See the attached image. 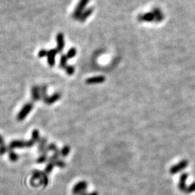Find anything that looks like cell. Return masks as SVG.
I'll use <instances>...</instances> for the list:
<instances>
[{"label":"cell","instance_id":"603a6c76","mask_svg":"<svg viewBox=\"0 0 195 195\" xmlns=\"http://www.w3.org/2000/svg\"><path fill=\"white\" fill-rule=\"evenodd\" d=\"M65 70H66V73L69 75H72L75 73V67L72 65H67L65 67Z\"/></svg>","mask_w":195,"mask_h":195},{"label":"cell","instance_id":"8992f818","mask_svg":"<svg viewBox=\"0 0 195 195\" xmlns=\"http://www.w3.org/2000/svg\"><path fill=\"white\" fill-rule=\"evenodd\" d=\"M87 187V183L85 181L78 182L72 189V194L74 195H81L85 192Z\"/></svg>","mask_w":195,"mask_h":195},{"label":"cell","instance_id":"3957f363","mask_svg":"<svg viewBox=\"0 0 195 195\" xmlns=\"http://www.w3.org/2000/svg\"><path fill=\"white\" fill-rule=\"evenodd\" d=\"M38 140L32 137L28 141H24V140H13L10 143L8 146V150H12L15 148H31L35 145Z\"/></svg>","mask_w":195,"mask_h":195},{"label":"cell","instance_id":"7a4b0ae2","mask_svg":"<svg viewBox=\"0 0 195 195\" xmlns=\"http://www.w3.org/2000/svg\"><path fill=\"white\" fill-rule=\"evenodd\" d=\"M30 183L34 186L43 185L44 187H46L49 183L47 174L45 172L40 171H34L33 172L31 179H30Z\"/></svg>","mask_w":195,"mask_h":195},{"label":"cell","instance_id":"4316f807","mask_svg":"<svg viewBox=\"0 0 195 195\" xmlns=\"http://www.w3.org/2000/svg\"><path fill=\"white\" fill-rule=\"evenodd\" d=\"M47 54H48V51L45 50V49H42V50L40 51L39 52H38V57H40V58H44V57H47Z\"/></svg>","mask_w":195,"mask_h":195},{"label":"cell","instance_id":"44dd1931","mask_svg":"<svg viewBox=\"0 0 195 195\" xmlns=\"http://www.w3.org/2000/svg\"><path fill=\"white\" fill-rule=\"evenodd\" d=\"M48 161V156L46 154H42L39 158H38L36 162L38 164H41V163H44Z\"/></svg>","mask_w":195,"mask_h":195},{"label":"cell","instance_id":"e0dca14e","mask_svg":"<svg viewBox=\"0 0 195 195\" xmlns=\"http://www.w3.org/2000/svg\"><path fill=\"white\" fill-rule=\"evenodd\" d=\"M67 57L65 54H62L60 57V67L61 68L65 69L67 65Z\"/></svg>","mask_w":195,"mask_h":195},{"label":"cell","instance_id":"ba28073f","mask_svg":"<svg viewBox=\"0 0 195 195\" xmlns=\"http://www.w3.org/2000/svg\"><path fill=\"white\" fill-rule=\"evenodd\" d=\"M56 40H57V51L58 53H62L63 52L64 48H65V37H64V34L62 33H58L56 36Z\"/></svg>","mask_w":195,"mask_h":195},{"label":"cell","instance_id":"7c38bea8","mask_svg":"<svg viewBox=\"0 0 195 195\" xmlns=\"http://www.w3.org/2000/svg\"><path fill=\"white\" fill-rule=\"evenodd\" d=\"M188 177V174L186 173H184L180 177L179 183V189L181 191H186L187 186H186V180Z\"/></svg>","mask_w":195,"mask_h":195},{"label":"cell","instance_id":"52a82bcc","mask_svg":"<svg viewBox=\"0 0 195 195\" xmlns=\"http://www.w3.org/2000/svg\"><path fill=\"white\" fill-rule=\"evenodd\" d=\"M187 166H188V161H186V160H184V161H181L179 163L172 166L170 169V173L171 174L177 173L180 172L181 171L184 169Z\"/></svg>","mask_w":195,"mask_h":195},{"label":"cell","instance_id":"30bf717a","mask_svg":"<svg viewBox=\"0 0 195 195\" xmlns=\"http://www.w3.org/2000/svg\"><path fill=\"white\" fill-rule=\"evenodd\" d=\"M105 80V78L104 76H95L92 77L87 78L86 80V83L88 85H93V84H100L103 83Z\"/></svg>","mask_w":195,"mask_h":195},{"label":"cell","instance_id":"9c48e42d","mask_svg":"<svg viewBox=\"0 0 195 195\" xmlns=\"http://www.w3.org/2000/svg\"><path fill=\"white\" fill-rule=\"evenodd\" d=\"M58 52L57 49H51V50L48 51L47 54V60H48V64L50 67H54L55 65V57L57 56Z\"/></svg>","mask_w":195,"mask_h":195},{"label":"cell","instance_id":"4fadbf2b","mask_svg":"<svg viewBox=\"0 0 195 195\" xmlns=\"http://www.w3.org/2000/svg\"><path fill=\"white\" fill-rule=\"evenodd\" d=\"M93 7H90L88 8V9H85V11H83V12L82 14H81V15L79 17V21L80 22H85L86 20H87V18L88 17H90V16L92 15V12H93Z\"/></svg>","mask_w":195,"mask_h":195},{"label":"cell","instance_id":"5b68a950","mask_svg":"<svg viewBox=\"0 0 195 195\" xmlns=\"http://www.w3.org/2000/svg\"><path fill=\"white\" fill-rule=\"evenodd\" d=\"M33 108V104L32 103H25L24 105L20 112L18 113L17 116V119L18 121H23L26 118V116L29 114V113L31 111V110Z\"/></svg>","mask_w":195,"mask_h":195},{"label":"cell","instance_id":"2e32d148","mask_svg":"<svg viewBox=\"0 0 195 195\" xmlns=\"http://www.w3.org/2000/svg\"><path fill=\"white\" fill-rule=\"evenodd\" d=\"M40 94H41V98L43 101H45L47 98V87L46 85H43L40 87Z\"/></svg>","mask_w":195,"mask_h":195},{"label":"cell","instance_id":"9a60e30c","mask_svg":"<svg viewBox=\"0 0 195 195\" xmlns=\"http://www.w3.org/2000/svg\"><path fill=\"white\" fill-rule=\"evenodd\" d=\"M46 143H47V140L46 138H40L38 140V150L39 153H41L43 150L46 148Z\"/></svg>","mask_w":195,"mask_h":195},{"label":"cell","instance_id":"d6986e66","mask_svg":"<svg viewBox=\"0 0 195 195\" xmlns=\"http://www.w3.org/2000/svg\"><path fill=\"white\" fill-rule=\"evenodd\" d=\"M70 148L69 145H65V146H64V148H62V150L60 151L61 153V156H62V157H66V156H67L69 154H70Z\"/></svg>","mask_w":195,"mask_h":195},{"label":"cell","instance_id":"484cf974","mask_svg":"<svg viewBox=\"0 0 195 195\" xmlns=\"http://www.w3.org/2000/svg\"><path fill=\"white\" fill-rule=\"evenodd\" d=\"M55 166H58V167L60 168H65V166H66V163H65V162L64 161H62V160H57V161L55 162Z\"/></svg>","mask_w":195,"mask_h":195},{"label":"cell","instance_id":"f1b7e54d","mask_svg":"<svg viewBox=\"0 0 195 195\" xmlns=\"http://www.w3.org/2000/svg\"><path fill=\"white\" fill-rule=\"evenodd\" d=\"M4 145H5V144H4V139H3V137L0 135V147L4 146Z\"/></svg>","mask_w":195,"mask_h":195},{"label":"cell","instance_id":"ffe728a7","mask_svg":"<svg viewBox=\"0 0 195 195\" xmlns=\"http://www.w3.org/2000/svg\"><path fill=\"white\" fill-rule=\"evenodd\" d=\"M9 158L11 161H12V162H15V161H17V160H18L19 156L17 154V153H15V152L12 151V150H9Z\"/></svg>","mask_w":195,"mask_h":195},{"label":"cell","instance_id":"6da1fadb","mask_svg":"<svg viewBox=\"0 0 195 195\" xmlns=\"http://www.w3.org/2000/svg\"><path fill=\"white\" fill-rule=\"evenodd\" d=\"M163 14L159 8H154L151 12H146L138 17L139 20L143 22H156L160 23L163 19Z\"/></svg>","mask_w":195,"mask_h":195},{"label":"cell","instance_id":"5bb4252c","mask_svg":"<svg viewBox=\"0 0 195 195\" xmlns=\"http://www.w3.org/2000/svg\"><path fill=\"white\" fill-rule=\"evenodd\" d=\"M61 94L60 92H56V93L53 94L52 96H48L47 98H46V100L44 101V103H46V104L48 105H51V104H53L54 103H55V102H57V100H59L61 98Z\"/></svg>","mask_w":195,"mask_h":195},{"label":"cell","instance_id":"d4e9b609","mask_svg":"<svg viewBox=\"0 0 195 195\" xmlns=\"http://www.w3.org/2000/svg\"><path fill=\"white\" fill-rule=\"evenodd\" d=\"M195 191V182L194 183H193L192 184L190 185L189 187L186 188V191H185V193H186V194H191V193L194 192Z\"/></svg>","mask_w":195,"mask_h":195},{"label":"cell","instance_id":"277c9868","mask_svg":"<svg viewBox=\"0 0 195 195\" xmlns=\"http://www.w3.org/2000/svg\"><path fill=\"white\" fill-rule=\"evenodd\" d=\"M89 1H90V0H80L77 5L76 8H75L74 12H73V18L75 19V20H78V19H79L80 16L81 14L83 12V10H84L85 8L86 7V6L87 5Z\"/></svg>","mask_w":195,"mask_h":195},{"label":"cell","instance_id":"7402d4cb","mask_svg":"<svg viewBox=\"0 0 195 195\" xmlns=\"http://www.w3.org/2000/svg\"><path fill=\"white\" fill-rule=\"evenodd\" d=\"M54 166H55V165H54V163H49L46 165L45 169H44V172H45L46 174L50 173L52 171L53 168H54Z\"/></svg>","mask_w":195,"mask_h":195},{"label":"cell","instance_id":"f546056e","mask_svg":"<svg viewBox=\"0 0 195 195\" xmlns=\"http://www.w3.org/2000/svg\"><path fill=\"white\" fill-rule=\"evenodd\" d=\"M81 195H98V193L97 191H93V192L90 193V194H87V193H86V191H85V192L82 193V194Z\"/></svg>","mask_w":195,"mask_h":195},{"label":"cell","instance_id":"ac0fdd59","mask_svg":"<svg viewBox=\"0 0 195 195\" xmlns=\"http://www.w3.org/2000/svg\"><path fill=\"white\" fill-rule=\"evenodd\" d=\"M76 54H77L76 49L74 47H72L68 51L67 53L66 56H67V57L68 60H70V59L74 58L75 56H76Z\"/></svg>","mask_w":195,"mask_h":195},{"label":"cell","instance_id":"cb8c5ba5","mask_svg":"<svg viewBox=\"0 0 195 195\" xmlns=\"http://www.w3.org/2000/svg\"><path fill=\"white\" fill-rule=\"evenodd\" d=\"M47 148H48V150H49V151H53L54 153V152L57 151V150H59L57 146L54 143H51V144H49V145H48Z\"/></svg>","mask_w":195,"mask_h":195},{"label":"cell","instance_id":"83f0119b","mask_svg":"<svg viewBox=\"0 0 195 195\" xmlns=\"http://www.w3.org/2000/svg\"><path fill=\"white\" fill-rule=\"evenodd\" d=\"M8 150V147L4 145V146L0 147V156H2L4 153H6Z\"/></svg>","mask_w":195,"mask_h":195},{"label":"cell","instance_id":"8fae6325","mask_svg":"<svg viewBox=\"0 0 195 195\" xmlns=\"http://www.w3.org/2000/svg\"><path fill=\"white\" fill-rule=\"evenodd\" d=\"M31 97L33 101L41 100V94H40V87L37 85L33 86L31 89Z\"/></svg>","mask_w":195,"mask_h":195}]
</instances>
